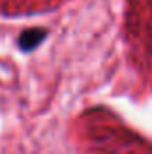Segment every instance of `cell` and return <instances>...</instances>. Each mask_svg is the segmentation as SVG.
I'll return each instance as SVG.
<instances>
[{
    "label": "cell",
    "mask_w": 152,
    "mask_h": 154,
    "mask_svg": "<svg viewBox=\"0 0 152 154\" xmlns=\"http://www.w3.org/2000/svg\"><path fill=\"white\" fill-rule=\"evenodd\" d=\"M45 34L47 32L41 31V29H29V31L22 32V36H20V47L23 50H31V48H34L39 41L45 38Z\"/></svg>",
    "instance_id": "6da1fadb"
}]
</instances>
